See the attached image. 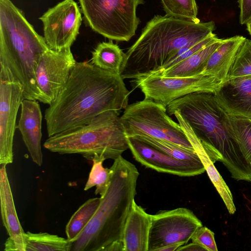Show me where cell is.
<instances>
[{"mask_svg":"<svg viewBox=\"0 0 251 251\" xmlns=\"http://www.w3.org/2000/svg\"><path fill=\"white\" fill-rule=\"evenodd\" d=\"M129 95L121 75L89 61L76 62L65 85L45 110L48 137L87 124L103 112L125 109Z\"/></svg>","mask_w":251,"mask_h":251,"instance_id":"obj_1","label":"cell"},{"mask_svg":"<svg viewBox=\"0 0 251 251\" xmlns=\"http://www.w3.org/2000/svg\"><path fill=\"white\" fill-rule=\"evenodd\" d=\"M109 186L73 251H124V226L136 195L139 172L122 155L114 160Z\"/></svg>","mask_w":251,"mask_h":251,"instance_id":"obj_2","label":"cell"},{"mask_svg":"<svg viewBox=\"0 0 251 251\" xmlns=\"http://www.w3.org/2000/svg\"><path fill=\"white\" fill-rule=\"evenodd\" d=\"M215 29L213 21L196 23L166 15L154 16L126 53L122 77L134 79L158 71L181 48L200 42Z\"/></svg>","mask_w":251,"mask_h":251,"instance_id":"obj_3","label":"cell"},{"mask_svg":"<svg viewBox=\"0 0 251 251\" xmlns=\"http://www.w3.org/2000/svg\"><path fill=\"white\" fill-rule=\"evenodd\" d=\"M49 49L22 12L10 0H0V64L7 67L23 85L25 99L48 104L39 88L35 71Z\"/></svg>","mask_w":251,"mask_h":251,"instance_id":"obj_4","label":"cell"},{"mask_svg":"<svg viewBox=\"0 0 251 251\" xmlns=\"http://www.w3.org/2000/svg\"><path fill=\"white\" fill-rule=\"evenodd\" d=\"M166 108L170 115L176 112L181 115L197 136L214 151L232 178L251 182V165L227 132L214 93H190L174 100Z\"/></svg>","mask_w":251,"mask_h":251,"instance_id":"obj_5","label":"cell"},{"mask_svg":"<svg viewBox=\"0 0 251 251\" xmlns=\"http://www.w3.org/2000/svg\"><path fill=\"white\" fill-rule=\"evenodd\" d=\"M47 150L61 154H79L88 160L95 156L115 160L129 145L119 111L101 113L89 123L48 137Z\"/></svg>","mask_w":251,"mask_h":251,"instance_id":"obj_6","label":"cell"},{"mask_svg":"<svg viewBox=\"0 0 251 251\" xmlns=\"http://www.w3.org/2000/svg\"><path fill=\"white\" fill-rule=\"evenodd\" d=\"M88 25L111 40L128 41L135 34L140 20L136 15L142 0H78Z\"/></svg>","mask_w":251,"mask_h":251,"instance_id":"obj_7","label":"cell"},{"mask_svg":"<svg viewBox=\"0 0 251 251\" xmlns=\"http://www.w3.org/2000/svg\"><path fill=\"white\" fill-rule=\"evenodd\" d=\"M166 107L146 98L128 105L120 116L127 137L146 135L193 148L180 124L168 115Z\"/></svg>","mask_w":251,"mask_h":251,"instance_id":"obj_8","label":"cell"},{"mask_svg":"<svg viewBox=\"0 0 251 251\" xmlns=\"http://www.w3.org/2000/svg\"><path fill=\"white\" fill-rule=\"evenodd\" d=\"M145 98L167 107L174 100L195 92L215 93L223 82L216 77L201 74L190 77H167L154 75L138 76L132 81Z\"/></svg>","mask_w":251,"mask_h":251,"instance_id":"obj_9","label":"cell"},{"mask_svg":"<svg viewBox=\"0 0 251 251\" xmlns=\"http://www.w3.org/2000/svg\"><path fill=\"white\" fill-rule=\"evenodd\" d=\"M0 164L13 162L17 113L25 99L23 87L11 71L0 64Z\"/></svg>","mask_w":251,"mask_h":251,"instance_id":"obj_10","label":"cell"},{"mask_svg":"<svg viewBox=\"0 0 251 251\" xmlns=\"http://www.w3.org/2000/svg\"><path fill=\"white\" fill-rule=\"evenodd\" d=\"M202 226L192 211L177 208L151 215L148 251H157L173 244H187L196 230Z\"/></svg>","mask_w":251,"mask_h":251,"instance_id":"obj_11","label":"cell"},{"mask_svg":"<svg viewBox=\"0 0 251 251\" xmlns=\"http://www.w3.org/2000/svg\"><path fill=\"white\" fill-rule=\"evenodd\" d=\"M44 38L49 49L71 48L79 33L82 22L80 9L74 0H64L48 9L40 18Z\"/></svg>","mask_w":251,"mask_h":251,"instance_id":"obj_12","label":"cell"},{"mask_svg":"<svg viewBox=\"0 0 251 251\" xmlns=\"http://www.w3.org/2000/svg\"><path fill=\"white\" fill-rule=\"evenodd\" d=\"M76 62L71 48L60 50L49 49L41 56L35 75L38 86L49 105L65 85Z\"/></svg>","mask_w":251,"mask_h":251,"instance_id":"obj_13","label":"cell"},{"mask_svg":"<svg viewBox=\"0 0 251 251\" xmlns=\"http://www.w3.org/2000/svg\"><path fill=\"white\" fill-rule=\"evenodd\" d=\"M127 141L135 159L147 168L180 176H193L205 171L202 164L175 158L134 137H127Z\"/></svg>","mask_w":251,"mask_h":251,"instance_id":"obj_14","label":"cell"},{"mask_svg":"<svg viewBox=\"0 0 251 251\" xmlns=\"http://www.w3.org/2000/svg\"><path fill=\"white\" fill-rule=\"evenodd\" d=\"M0 165L1 216L3 225L9 235L4 244V250L26 251V232L22 228L18 217L7 174L6 165L4 164Z\"/></svg>","mask_w":251,"mask_h":251,"instance_id":"obj_15","label":"cell"},{"mask_svg":"<svg viewBox=\"0 0 251 251\" xmlns=\"http://www.w3.org/2000/svg\"><path fill=\"white\" fill-rule=\"evenodd\" d=\"M17 128L20 131L32 161L38 166L43 163L41 150L42 114L36 100L24 99Z\"/></svg>","mask_w":251,"mask_h":251,"instance_id":"obj_16","label":"cell"},{"mask_svg":"<svg viewBox=\"0 0 251 251\" xmlns=\"http://www.w3.org/2000/svg\"><path fill=\"white\" fill-rule=\"evenodd\" d=\"M214 95L228 112L251 118V75L227 80Z\"/></svg>","mask_w":251,"mask_h":251,"instance_id":"obj_17","label":"cell"},{"mask_svg":"<svg viewBox=\"0 0 251 251\" xmlns=\"http://www.w3.org/2000/svg\"><path fill=\"white\" fill-rule=\"evenodd\" d=\"M186 134L193 148L204 167L210 180L225 204L229 213L236 211L232 195L227 185L215 167L210 153L201 141L197 136L187 122L176 112L174 114Z\"/></svg>","mask_w":251,"mask_h":251,"instance_id":"obj_18","label":"cell"},{"mask_svg":"<svg viewBox=\"0 0 251 251\" xmlns=\"http://www.w3.org/2000/svg\"><path fill=\"white\" fill-rule=\"evenodd\" d=\"M151 215L133 201L123 233L124 251H148Z\"/></svg>","mask_w":251,"mask_h":251,"instance_id":"obj_19","label":"cell"},{"mask_svg":"<svg viewBox=\"0 0 251 251\" xmlns=\"http://www.w3.org/2000/svg\"><path fill=\"white\" fill-rule=\"evenodd\" d=\"M246 39L240 35L224 39L211 55L202 74L215 76L223 83L226 81L237 53Z\"/></svg>","mask_w":251,"mask_h":251,"instance_id":"obj_20","label":"cell"},{"mask_svg":"<svg viewBox=\"0 0 251 251\" xmlns=\"http://www.w3.org/2000/svg\"><path fill=\"white\" fill-rule=\"evenodd\" d=\"M223 39H219L206 46L170 68L150 74L167 77H190L201 75L211 55L220 46Z\"/></svg>","mask_w":251,"mask_h":251,"instance_id":"obj_21","label":"cell"},{"mask_svg":"<svg viewBox=\"0 0 251 251\" xmlns=\"http://www.w3.org/2000/svg\"><path fill=\"white\" fill-rule=\"evenodd\" d=\"M218 104L227 132L251 165V118L230 113Z\"/></svg>","mask_w":251,"mask_h":251,"instance_id":"obj_22","label":"cell"},{"mask_svg":"<svg viewBox=\"0 0 251 251\" xmlns=\"http://www.w3.org/2000/svg\"><path fill=\"white\" fill-rule=\"evenodd\" d=\"M126 61V53L112 41L99 43L92 52V64L103 70L121 75Z\"/></svg>","mask_w":251,"mask_h":251,"instance_id":"obj_23","label":"cell"},{"mask_svg":"<svg viewBox=\"0 0 251 251\" xmlns=\"http://www.w3.org/2000/svg\"><path fill=\"white\" fill-rule=\"evenodd\" d=\"M100 201V197L86 201L73 214L66 226L68 240L73 243L79 235L95 214Z\"/></svg>","mask_w":251,"mask_h":251,"instance_id":"obj_24","label":"cell"},{"mask_svg":"<svg viewBox=\"0 0 251 251\" xmlns=\"http://www.w3.org/2000/svg\"><path fill=\"white\" fill-rule=\"evenodd\" d=\"M26 251H70L72 243L68 239L47 232H26Z\"/></svg>","mask_w":251,"mask_h":251,"instance_id":"obj_25","label":"cell"},{"mask_svg":"<svg viewBox=\"0 0 251 251\" xmlns=\"http://www.w3.org/2000/svg\"><path fill=\"white\" fill-rule=\"evenodd\" d=\"M133 137L177 159L202 164L194 148H185L168 141L146 135Z\"/></svg>","mask_w":251,"mask_h":251,"instance_id":"obj_26","label":"cell"},{"mask_svg":"<svg viewBox=\"0 0 251 251\" xmlns=\"http://www.w3.org/2000/svg\"><path fill=\"white\" fill-rule=\"evenodd\" d=\"M105 159L95 156L92 159L93 165L89 175L84 190L87 191L96 186L95 193L100 197L104 196L109 186L111 175L110 168H104L103 163Z\"/></svg>","mask_w":251,"mask_h":251,"instance_id":"obj_27","label":"cell"},{"mask_svg":"<svg viewBox=\"0 0 251 251\" xmlns=\"http://www.w3.org/2000/svg\"><path fill=\"white\" fill-rule=\"evenodd\" d=\"M166 15L199 23L196 0H160Z\"/></svg>","mask_w":251,"mask_h":251,"instance_id":"obj_28","label":"cell"},{"mask_svg":"<svg viewBox=\"0 0 251 251\" xmlns=\"http://www.w3.org/2000/svg\"><path fill=\"white\" fill-rule=\"evenodd\" d=\"M249 75H251V39L246 38L237 53L227 80Z\"/></svg>","mask_w":251,"mask_h":251,"instance_id":"obj_29","label":"cell"},{"mask_svg":"<svg viewBox=\"0 0 251 251\" xmlns=\"http://www.w3.org/2000/svg\"><path fill=\"white\" fill-rule=\"evenodd\" d=\"M219 39V38L217 37V35L213 33L210 36L198 43L190 44L181 48L172 58L168 61L157 72L163 71L175 66L185 59L191 56L201 49L216 42Z\"/></svg>","mask_w":251,"mask_h":251,"instance_id":"obj_30","label":"cell"},{"mask_svg":"<svg viewBox=\"0 0 251 251\" xmlns=\"http://www.w3.org/2000/svg\"><path fill=\"white\" fill-rule=\"evenodd\" d=\"M192 242L204 247L208 251H217L214 233L206 226H201L194 233L191 238Z\"/></svg>","mask_w":251,"mask_h":251,"instance_id":"obj_31","label":"cell"},{"mask_svg":"<svg viewBox=\"0 0 251 251\" xmlns=\"http://www.w3.org/2000/svg\"><path fill=\"white\" fill-rule=\"evenodd\" d=\"M240 8L239 22L246 25L251 20V0H238Z\"/></svg>","mask_w":251,"mask_h":251,"instance_id":"obj_32","label":"cell"},{"mask_svg":"<svg viewBox=\"0 0 251 251\" xmlns=\"http://www.w3.org/2000/svg\"><path fill=\"white\" fill-rule=\"evenodd\" d=\"M176 251H208L203 246L192 242L178 248Z\"/></svg>","mask_w":251,"mask_h":251,"instance_id":"obj_33","label":"cell"},{"mask_svg":"<svg viewBox=\"0 0 251 251\" xmlns=\"http://www.w3.org/2000/svg\"><path fill=\"white\" fill-rule=\"evenodd\" d=\"M183 245L181 244H173L164 246L157 251H177V249Z\"/></svg>","mask_w":251,"mask_h":251,"instance_id":"obj_34","label":"cell"},{"mask_svg":"<svg viewBox=\"0 0 251 251\" xmlns=\"http://www.w3.org/2000/svg\"><path fill=\"white\" fill-rule=\"evenodd\" d=\"M246 25L247 27V29L251 36V20L248 22Z\"/></svg>","mask_w":251,"mask_h":251,"instance_id":"obj_35","label":"cell"}]
</instances>
